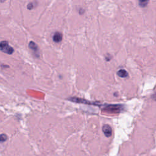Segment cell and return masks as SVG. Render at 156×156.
<instances>
[{
  "mask_svg": "<svg viewBox=\"0 0 156 156\" xmlns=\"http://www.w3.org/2000/svg\"><path fill=\"white\" fill-rule=\"evenodd\" d=\"M123 106L120 104H109L104 106L102 110L110 114H118L123 110Z\"/></svg>",
  "mask_w": 156,
  "mask_h": 156,
  "instance_id": "obj_1",
  "label": "cell"
},
{
  "mask_svg": "<svg viewBox=\"0 0 156 156\" xmlns=\"http://www.w3.org/2000/svg\"><path fill=\"white\" fill-rule=\"evenodd\" d=\"M0 51L7 54H12L14 52V49L9 45L8 42L1 41L0 42Z\"/></svg>",
  "mask_w": 156,
  "mask_h": 156,
  "instance_id": "obj_2",
  "label": "cell"
},
{
  "mask_svg": "<svg viewBox=\"0 0 156 156\" xmlns=\"http://www.w3.org/2000/svg\"><path fill=\"white\" fill-rule=\"evenodd\" d=\"M29 48L32 51V52H34V54L36 55V57H39L38 48L37 45L35 42H33V41L30 42V43H29Z\"/></svg>",
  "mask_w": 156,
  "mask_h": 156,
  "instance_id": "obj_3",
  "label": "cell"
},
{
  "mask_svg": "<svg viewBox=\"0 0 156 156\" xmlns=\"http://www.w3.org/2000/svg\"><path fill=\"white\" fill-rule=\"evenodd\" d=\"M102 130L107 137H110V136L112 135V130L111 127L108 124L103 125V126H102Z\"/></svg>",
  "mask_w": 156,
  "mask_h": 156,
  "instance_id": "obj_4",
  "label": "cell"
},
{
  "mask_svg": "<svg viewBox=\"0 0 156 156\" xmlns=\"http://www.w3.org/2000/svg\"><path fill=\"white\" fill-rule=\"evenodd\" d=\"M53 40L56 43H60L62 40V34L59 32H56L53 36Z\"/></svg>",
  "mask_w": 156,
  "mask_h": 156,
  "instance_id": "obj_5",
  "label": "cell"
},
{
  "mask_svg": "<svg viewBox=\"0 0 156 156\" xmlns=\"http://www.w3.org/2000/svg\"><path fill=\"white\" fill-rule=\"evenodd\" d=\"M117 75H118L120 77L124 78V77H128V72L126 71V70H124V69H121V70H118V72H117Z\"/></svg>",
  "mask_w": 156,
  "mask_h": 156,
  "instance_id": "obj_6",
  "label": "cell"
},
{
  "mask_svg": "<svg viewBox=\"0 0 156 156\" xmlns=\"http://www.w3.org/2000/svg\"><path fill=\"white\" fill-rule=\"evenodd\" d=\"M149 3V0H139V6L141 7H145Z\"/></svg>",
  "mask_w": 156,
  "mask_h": 156,
  "instance_id": "obj_7",
  "label": "cell"
},
{
  "mask_svg": "<svg viewBox=\"0 0 156 156\" xmlns=\"http://www.w3.org/2000/svg\"><path fill=\"white\" fill-rule=\"evenodd\" d=\"M7 140V136L4 134H0V142H4V141H6Z\"/></svg>",
  "mask_w": 156,
  "mask_h": 156,
  "instance_id": "obj_8",
  "label": "cell"
},
{
  "mask_svg": "<svg viewBox=\"0 0 156 156\" xmlns=\"http://www.w3.org/2000/svg\"><path fill=\"white\" fill-rule=\"evenodd\" d=\"M34 7V5H33V3H29L28 4V6H27V8H28L29 10H31V9H32Z\"/></svg>",
  "mask_w": 156,
  "mask_h": 156,
  "instance_id": "obj_9",
  "label": "cell"
},
{
  "mask_svg": "<svg viewBox=\"0 0 156 156\" xmlns=\"http://www.w3.org/2000/svg\"><path fill=\"white\" fill-rule=\"evenodd\" d=\"M153 99H154V100H155V101H156V93H155V94H154V95H153Z\"/></svg>",
  "mask_w": 156,
  "mask_h": 156,
  "instance_id": "obj_10",
  "label": "cell"
},
{
  "mask_svg": "<svg viewBox=\"0 0 156 156\" xmlns=\"http://www.w3.org/2000/svg\"><path fill=\"white\" fill-rule=\"evenodd\" d=\"M6 1V0H0V1H1V3H4V2H5Z\"/></svg>",
  "mask_w": 156,
  "mask_h": 156,
  "instance_id": "obj_11",
  "label": "cell"
}]
</instances>
